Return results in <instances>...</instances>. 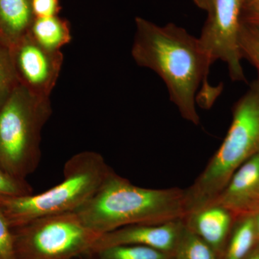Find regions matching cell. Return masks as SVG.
<instances>
[{
    "label": "cell",
    "mask_w": 259,
    "mask_h": 259,
    "mask_svg": "<svg viewBox=\"0 0 259 259\" xmlns=\"http://www.w3.org/2000/svg\"><path fill=\"white\" fill-rule=\"evenodd\" d=\"M235 225L224 259H245L258 243L253 217L238 220Z\"/></svg>",
    "instance_id": "obj_14"
},
{
    "label": "cell",
    "mask_w": 259,
    "mask_h": 259,
    "mask_svg": "<svg viewBox=\"0 0 259 259\" xmlns=\"http://www.w3.org/2000/svg\"><path fill=\"white\" fill-rule=\"evenodd\" d=\"M174 259H217V253L207 243L186 228L176 249Z\"/></svg>",
    "instance_id": "obj_16"
},
{
    "label": "cell",
    "mask_w": 259,
    "mask_h": 259,
    "mask_svg": "<svg viewBox=\"0 0 259 259\" xmlns=\"http://www.w3.org/2000/svg\"><path fill=\"white\" fill-rule=\"evenodd\" d=\"M239 47L242 58L254 66L259 76V27L243 20L239 34Z\"/></svg>",
    "instance_id": "obj_18"
},
{
    "label": "cell",
    "mask_w": 259,
    "mask_h": 259,
    "mask_svg": "<svg viewBox=\"0 0 259 259\" xmlns=\"http://www.w3.org/2000/svg\"><path fill=\"white\" fill-rule=\"evenodd\" d=\"M259 11V0H243V13Z\"/></svg>",
    "instance_id": "obj_22"
},
{
    "label": "cell",
    "mask_w": 259,
    "mask_h": 259,
    "mask_svg": "<svg viewBox=\"0 0 259 259\" xmlns=\"http://www.w3.org/2000/svg\"><path fill=\"white\" fill-rule=\"evenodd\" d=\"M259 152V80L238 100L221 147L192 185L185 189L187 214L212 203L235 172Z\"/></svg>",
    "instance_id": "obj_4"
},
{
    "label": "cell",
    "mask_w": 259,
    "mask_h": 259,
    "mask_svg": "<svg viewBox=\"0 0 259 259\" xmlns=\"http://www.w3.org/2000/svg\"><path fill=\"white\" fill-rule=\"evenodd\" d=\"M33 194L26 180H20L0 169V197H21Z\"/></svg>",
    "instance_id": "obj_19"
},
{
    "label": "cell",
    "mask_w": 259,
    "mask_h": 259,
    "mask_svg": "<svg viewBox=\"0 0 259 259\" xmlns=\"http://www.w3.org/2000/svg\"><path fill=\"white\" fill-rule=\"evenodd\" d=\"M30 35L39 45L54 51H61L71 40L69 23L58 15L35 18Z\"/></svg>",
    "instance_id": "obj_13"
},
{
    "label": "cell",
    "mask_w": 259,
    "mask_h": 259,
    "mask_svg": "<svg viewBox=\"0 0 259 259\" xmlns=\"http://www.w3.org/2000/svg\"><path fill=\"white\" fill-rule=\"evenodd\" d=\"M196 6L198 7L199 9L208 12L212 5V0H192Z\"/></svg>",
    "instance_id": "obj_24"
},
{
    "label": "cell",
    "mask_w": 259,
    "mask_h": 259,
    "mask_svg": "<svg viewBox=\"0 0 259 259\" xmlns=\"http://www.w3.org/2000/svg\"><path fill=\"white\" fill-rule=\"evenodd\" d=\"M85 226L103 235L135 225L163 224L187 216L183 189H150L133 185L112 171L79 210Z\"/></svg>",
    "instance_id": "obj_2"
},
{
    "label": "cell",
    "mask_w": 259,
    "mask_h": 259,
    "mask_svg": "<svg viewBox=\"0 0 259 259\" xmlns=\"http://www.w3.org/2000/svg\"><path fill=\"white\" fill-rule=\"evenodd\" d=\"M10 49L19 84L37 97L50 98L62 67L61 51L45 49L30 33Z\"/></svg>",
    "instance_id": "obj_8"
},
{
    "label": "cell",
    "mask_w": 259,
    "mask_h": 259,
    "mask_svg": "<svg viewBox=\"0 0 259 259\" xmlns=\"http://www.w3.org/2000/svg\"><path fill=\"white\" fill-rule=\"evenodd\" d=\"M212 203L220 204L228 209L236 221L258 214L259 152L247 160L235 172Z\"/></svg>",
    "instance_id": "obj_10"
},
{
    "label": "cell",
    "mask_w": 259,
    "mask_h": 259,
    "mask_svg": "<svg viewBox=\"0 0 259 259\" xmlns=\"http://www.w3.org/2000/svg\"><path fill=\"white\" fill-rule=\"evenodd\" d=\"M243 20L245 23L259 27V11L253 13H243Z\"/></svg>",
    "instance_id": "obj_23"
},
{
    "label": "cell",
    "mask_w": 259,
    "mask_h": 259,
    "mask_svg": "<svg viewBox=\"0 0 259 259\" xmlns=\"http://www.w3.org/2000/svg\"><path fill=\"white\" fill-rule=\"evenodd\" d=\"M93 259H174L173 255L139 245H119L91 252Z\"/></svg>",
    "instance_id": "obj_15"
},
{
    "label": "cell",
    "mask_w": 259,
    "mask_h": 259,
    "mask_svg": "<svg viewBox=\"0 0 259 259\" xmlns=\"http://www.w3.org/2000/svg\"><path fill=\"white\" fill-rule=\"evenodd\" d=\"M135 23L134 61L156 73L182 117L199 125L197 93L201 83L207 84L211 64L198 37L175 23L158 25L141 17Z\"/></svg>",
    "instance_id": "obj_1"
},
{
    "label": "cell",
    "mask_w": 259,
    "mask_h": 259,
    "mask_svg": "<svg viewBox=\"0 0 259 259\" xmlns=\"http://www.w3.org/2000/svg\"><path fill=\"white\" fill-rule=\"evenodd\" d=\"M13 230L17 259H74L90 253L101 236L76 212L37 218Z\"/></svg>",
    "instance_id": "obj_6"
},
{
    "label": "cell",
    "mask_w": 259,
    "mask_h": 259,
    "mask_svg": "<svg viewBox=\"0 0 259 259\" xmlns=\"http://www.w3.org/2000/svg\"><path fill=\"white\" fill-rule=\"evenodd\" d=\"M52 114L50 98L19 85L0 110V169L26 180L41 158L42 130Z\"/></svg>",
    "instance_id": "obj_5"
},
{
    "label": "cell",
    "mask_w": 259,
    "mask_h": 259,
    "mask_svg": "<svg viewBox=\"0 0 259 259\" xmlns=\"http://www.w3.org/2000/svg\"><path fill=\"white\" fill-rule=\"evenodd\" d=\"M243 15V0H212L198 37L210 64L226 63L232 80L237 81H245L239 47Z\"/></svg>",
    "instance_id": "obj_7"
},
{
    "label": "cell",
    "mask_w": 259,
    "mask_h": 259,
    "mask_svg": "<svg viewBox=\"0 0 259 259\" xmlns=\"http://www.w3.org/2000/svg\"><path fill=\"white\" fill-rule=\"evenodd\" d=\"M19 85L10 47L0 41V110Z\"/></svg>",
    "instance_id": "obj_17"
},
{
    "label": "cell",
    "mask_w": 259,
    "mask_h": 259,
    "mask_svg": "<svg viewBox=\"0 0 259 259\" xmlns=\"http://www.w3.org/2000/svg\"><path fill=\"white\" fill-rule=\"evenodd\" d=\"M35 19L31 0H0V41L13 47L30 33Z\"/></svg>",
    "instance_id": "obj_12"
},
{
    "label": "cell",
    "mask_w": 259,
    "mask_h": 259,
    "mask_svg": "<svg viewBox=\"0 0 259 259\" xmlns=\"http://www.w3.org/2000/svg\"><path fill=\"white\" fill-rule=\"evenodd\" d=\"M253 221H254V226H255V233H256L257 237V241H258V243L259 242V212L258 214H255V216H253Z\"/></svg>",
    "instance_id": "obj_25"
},
{
    "label": "cell",
    "mask_w": 259,
    "mask_h": 259,
    "mask_svg": "<svg viewBox=\"0 0 259 259\" xmlns=\"http://www.w3.org/2000/svg\"><path fill=\"white\" fill-rule=\"evenodd\" d=\"M112 171L101 154L82 151L66 162L60 183L40 194L0 197V207L12 228L37 218L76 212L95 195Z\"/></svg>",
    "instance_id": "obj_3"
},
{
    "label": "cell",
    "mask_w": 259,
    "mask_h": 259,
    "mask_svg": "<svg viewBox=\"0 0 259 259\" xmlns=\"http://www.w3.org/2000/svg\"><path fill=\"white\" fill-rule=\"evenodd\" d=\"M184 228V219L163 224L124 227L102 235L90 253L113 245H139L173 255Z\"/></svg>",
    "instance_id": "obj_9"
},
{
    "label": "cell",
    "mask_w": 259,
    "mask_h": 259,
    "mask_svg": "<svg viewBox=\"0 0 259 259\" xmlns=\"http://www.w3.org/2000/svg\"><path fill=\"white\" fill-rule=\"evenodd\" d=\"M236 221L228 209L214 203L192 211L184 218L186 228L202 238L218 255L224 250Z\"/></svg>",
    "instance_id": "obj_11"
},
{
    "label": "cell",
    "mask_w": 259,
    "mask_h": 259,
    "mask_svg": "<svg viewBox=\"0 0 259 259\" xmlns=\"http://www.w3.org/2000/svg\"><path fill=\"white\" fill-rule=\"evenodd\" d=\"M31 3L35 18L56 16L60 11L59 0H31Z\"/></svg>",
    "instance_id": "obj_21"
},
{
    "label": "cell",
    "mask_w": 259,
    "mask_h": 259,
    "mask_svg": "<svg viewBox=\"0 0 259 259\" xmlns=\"http://www.w3.org/2000/svg\"><path fill=\"white\" fill-rule=\"evenodd\" d=\"M0 259H17L14 233L0 207Z\"/></svg>",
    "instance_id": "obj_20"
}]
</instances>
